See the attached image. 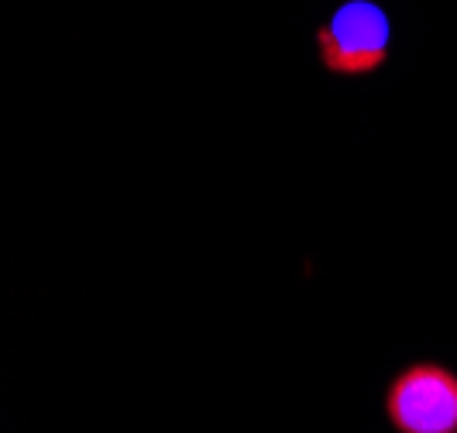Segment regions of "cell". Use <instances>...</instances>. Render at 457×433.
<instances>
[{
    "label": "cell",
    "mask_w": 457,
    "mask_h": 433,
    "mask_svg": "<svg viewBox=\"0 0 457 433\" xmlns=\"http://www.w3.org/2000/svg\"><path fill=\"white\" fill-rule=\"evenodd\" d=\"M320 69L337 79H368L389 66L395 21L382 0H341L313 31Z\"/></svg>",
    "instance_id": "cell-1"
},
{
    "label": "cell",
    "mask_w": 457,
    "mask_h": 433,
    "mask_svg": "<svg viewBox=\"0 0 457 433\" xmlns=\"http://www.w3.org/2000/svg\"><path fill=\"white\" fill-rule=\"evenodd\" d=\"M382 410L395 433H457V371L444 362H410L392 375Z\"/></svg>",
    "instance_id": "cell-2"
}]
</instances>
